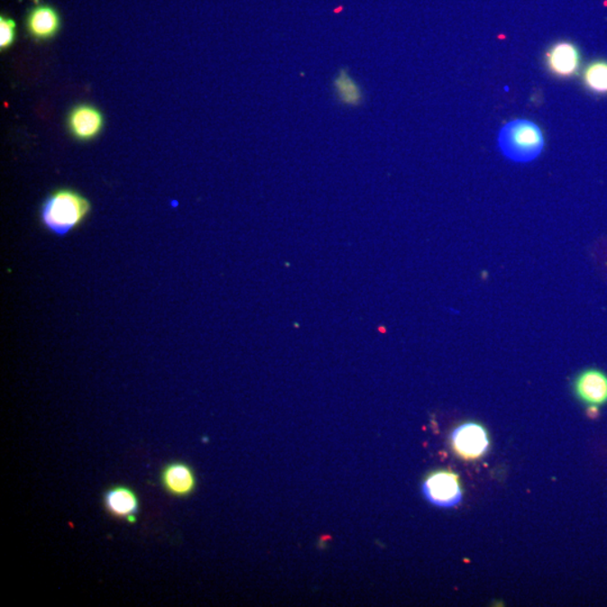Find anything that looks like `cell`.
<instances>
[{
    "label": "cell",
    "instance_id": "cell-11",
    "mask_svg": "<svg viewBox=\"0 0 607 607\" xmlns=\"http://www.w3.org/2000/svg\"><path fill=\"white\" fill-rule=\"evenodd\" d=\"M333 87H335L337 99L345 106L357 107L363 103L364 95L362 87L345 68L337 72L333 79Z\"/></svg>",
    "mask_w": 607,
    "mask_h": 607
},
{
    "label": "cell",
    "instance_id": "cell-13",
    "mask_svg": "<svg viewBox=\"0 0 607 607\" xmlns=\"http://www.w3.org/2000/svg\"><path fill=\"white\" fill-rule=\"evenodd\" d=\"M16 38V23L11 18H0V49L5 50L14 43Z\"/></svg>",
    "mask_w": 607,
    "mask_h": 607
},
{
    "label": "cell",
    "instance_id": "cell-9",
    "mask_svg": "<svg viewBox=\"0 0 607 607\" xmlns=\"http://www.w3.org/2000/svg\"><path fill=\"white\" fill-rule=\"evenodd\" d=\"M575 392L579 400L591 408L607 403V376L597 369H588L576 378Z\"/></svg>",
    "mask_w": 607,
    "mask_h": 607
},
{
    "label": "cell",
    "instance_id": "cell-6",
    "mask_svg": "<svg viewBox=\"0 0 607 607\" xmlns=\"http://www.w3.org/2000/svg\"><path fill=\"white\" fill-rule=\"evenodd\" d=\"M160 482L163 490L177 499L190 496L198 485L193 468L182 461H172L164 465L160 473Z\"/></svg>",
    "mask_w": 607,
    "mask_h": 607
},
{
    "label": "cell",
    "instance_id": "cell-2",
    "mask_svg": "<svg viewBox=\"0 0 607 607\" xmlns=\"http://www.w3.org/2000/svg\"><path fill=\"white\" fill-rule=\"evenodd\" d=\"M545 143L540 127L524 118L506 123L499 134L501 152L514 162L533 161L542 153Z\"/></svg>",
    "mask_w": 607,
    "mask_h": 607
},
{
    "label": "cell",
    "instance_id": "cell-1",
    "mask_svg": "<svg viewBox=\"0 0 607 607\" xmlns=\"http://www.w3.org/2000/svg\"><path fill=\"white\" fill-rule=\"evenodd\" d=\"M90 212L88 198L74 189H61L44 198L40 207L39 221L49 235L65 239L84 225Z\"/></svg>",
    "mask_w": 607,
    "mask_h": 607
},
{
    "label": "cell",
    "instance_id": "cell-10",
    "mask_svg": "<svg viewBox=\"0 0 607 607\" xmlns=\"http://www.w3.org/2000/svg\"><path fill=\"white\" fill-rule=\"evenodd\" d=\"M26 26L32 38L38 41L50 40L60 30L61 18L56 8L50 5L38 4L27 15Z\"/></svg>",
    "mask_w": 607,
    "mask_h": 607
},
{
    "label": "cell",
    "instance_id": "cell-8",
    "mask_svg": "<svg viewBox=\"0 0 607 607\" xmlns=\"http://www.w3.org/2000/svg\"><path fill=\"white\" fill-rule=\"evenodd\" d=\"M103 114L90 105L76 106L68 117V127L71 134L80 141L93 140L102 132Z\"/></svg>",
    "mask_w": 607,
    "mask_h": 607
},
{
    "label": "cell",
    "instance_id": "cell-4",
    "mask_svg": "<svg viewBox=\"0 0 607 607\" xmlns=\"http://www.w3.org/2000/svg\"><path fill=\"white\" fill-rule=\"evenodd\" d=\"M451 445L460 458L477 460L487 453L490 439L485 428L481 424L469 422L455 428L451 436Z\"/></svg>",
    "mask_w": 607,
    "mask_h": 607
},
{
    "label": "cell",
    "instance_id": "cell-3",
    "mask_svg": "<svg viewBox=\"0 0 607 607\" xmlns=\"http://www.w3.org/2000/svg\"><path fill=\"white\" fill-rule=\"evenodd\" d=\"M423 494L431 504L439 508H454L463 500L458 474L451 470H437L423 483Z\"/></svg>",
    "mask_w": 607,
    "mask_h": 607
},
{
    "label": "cell",
    "instance_id": "cell-7",
    "mask_svg": "<svg viewBox=\"0 0 607 607\" xmlns=\"http://www.w3.org/2000/svg\"><path fill=\"white\" fill-rule=\"evenodd\" d=\"M104 508L113 518L134 523L140 510L138 494L131 487L116 485L104 492Z\"/></svg>",
    "mask_w": 607,
    "mask_h": 607
},
{
    "label": "cell",
    "instance_id": "cell-12",
    "mask_svg": "<svg viewBox=\"0 0 607 607\" xmlns=\"http://www.w3.org/2000/svg\"><path fill=\"white\" fill-rule=\"evenodd\" d=\"M584 86L595 95H607V60L597 59L588 63L583 74Z\"/></svg>",
    "mask_w": 607,
    "mask_h": 607
},
{
    "label": "cell",
    "instance_id": "cell-5",
    "mask_svg": "<svg viewBox=\"0 0 607 607\" xmlns=\"http://www.w3.org/2000/svg\"><path fill=\"white\" fill-rule=\"evenodd\" d=\"M547 71L556 78H572L578 74L582 66L581 50L569 41H559L550 45L545 54Z\"/></svg>",
    "mask_w": 607,
    "mask_h": 607
}]
</instances>
